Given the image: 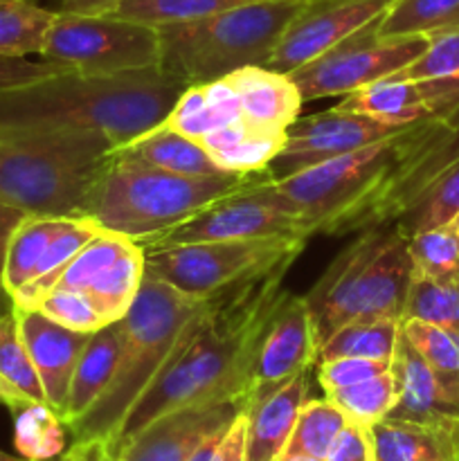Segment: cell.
Instances as JSON below:
<instances>
[{
    "instance_id": "6da1fadb",
    "label": "cell",
    "mask_w": 459,
    "mask_h": 461,
    "mask_svg": "<svg viewBox=\"0 0 459 461\" xmlns=\"http://www.w3.org/2000/svg\"><path fill=\"white\" fill-rule=\"evenodd\" d=\"M459 153V111L414 122L349 156L277 180L306 234L345 237L390 225Z\"/></svg>"
},
{
    "instance_id": "7a4b0ae2",
    "label": "cell",
    "mask_w": 459,
    "mask_h": 461,
    "mask_svg": "<svg viewBox=\"0 0 459 461\" xmlns=\"http://www.w3.org/2000/svg\"><path fill=\"white\" fill-rule=\"evenodd\" d=\"M292 259L223 288L189 322L169 363L133 405L115 439L120 453L142 428L166 412L210 401H246L252 367L268 324L282 304Z\"/></svg>"
},
{
    "instance_id": "3957f363",
    "label": "cell",
    "mask_w": 459,
    "mask_h": 461,
    "mask_svg": "<svg viewBox=\"0 0 459 461\" xmlns=\"http://www.w3.org/2000/svg\"><path fill=\"white\" fill-rule=\"evenodd\" d=\"M187 84L162 68L86 75L63 70L0 88V142L63 133H102L117 147L156 129Z\"/></svg>"
},
{
    "instance_id": "277c9868",
    "label": "cell",
    "mask_w": 459,
    "mask_h": 461,
    "mask_svg": "<svg viewBox=\"0 0 459 461\" xmlns=\"http://www.w3.org/2000/svg\"><path fill=\"white\" fill-rule=\"evenodd\" d=\"M210 297L194 300L144 270L142 286L122 324V351L117 372L97 403L70 430L72 441H112L133 405L153 385L174 356L184 329L202 311Z\"/></svg>"
},
{
    "instance_id": "5b68a950",
    "label": "cell",
    "mask_w": 459,
    "mask_h": 461,
    "mask_svg": "<svg viewBox=\"0 0 459 461\" xmlns=\"http://www.w3.org/2000/svg\"><path fill=\"white\" fill-rule=\"evenodd\" d=\"M412 275L408 237L396 223L358 232L304 295L318 347L354 320H403Z\"/></svg>"
},
{
    "instance_id": "8992f818",
    "label": "cell",
    "mask_w": 459,
    "mask_h": 461,
    "mask_svg": "<svg viewBox=\"0 0 459 461\" xmlns=\"http://www.w3.org/2000/svg\"><path fill=\"white\" fill-rule=\"evenodd\" d=\"M250 176L171 174L115 149L94 185L86 216L108 232L142 241L192 219L212 201L241 187Z\"/></svg>"
},
{
    "instance_id": "52a82bcc",
    "label": "cell",
    "mask_w": 459,
    "mask_h": 461,
    "mask_svg": "<svg viewBox=\"0 0 459 461\" xmlns=\"http://www.w3.org/2000/svg\"><path fill=\"white\" fill-rule=\"evenodd\" d=\"M117 144L102 133L0 142V203L32 216H86Z\"/></svg>"
},
{
    "instance_id": "ba28073f",
    "label": "cell",
    "mask_w": 459,
    "mask_h": 461,
    "mask_svg": "<svg viewBox=\"0 0 459 461\" xmlns=\"http://www.w3.org/2000/svg\"><path fill=\"white\" fill-rule=\"evenodd\" d=\"M306 0H255L207 18L158 27L165 72L187 86L264 66Z\"/></svg>"
},
{
    "instance_id": "9c48e42d",
    "label": "cell",
    "mask_w": 459,
    "mask_h": 461,
    "mask_svg": "<svg viewBox=\"0 0 459 461\" xmlns=\"http://www.w3.org/2000/svg\"><path fill=\"white\" fill-rule=\"evenodd\" d=\"M306 237L238 239L158 248L144 252V270L183 295L205 300L304 250Z\"/></svg>"
},
{
    "instance_id": "30bf717a",
    "label": "cell",
    "mask_w": 459,
    "mask_h": 461,
    "mask_svg": "<svg viewBox=\"0 0 459 461\" xmlns=\"http://www.w3.org/2000/svg\"><path fill=\"white\" fill-rule=\"evenodd\" d=\"M306 237L302 216L268 169L252 174L241 187L216 198L176 228L138 241L144 252L158 248L238 239Z\"/></svg>"
},
{
    "instance_id": "8fae6325",
    "label": "cell",
    "mask_w": 459,
    "mask_h": 461,
    "mask_svg": "<svg viewBox=\"0 0 459 461\" xmlns=\"http://www.w3.org/2000/svg\"><path fill=\"white\" fill-rule=\"evenodd\" d=\"M40 61L86 75H120L160 63L156 27L111 14L54 12L45 32Z\"/></svg>"
},
{
    "instance_id": "7c38bea8",
    "label": "cell",
    "mask_w": 459,
    "mask_h": 461,
    "mask_svg": "<svg viewBox=\"0 0 459 461\" xmlns=\"http://www.w3.org/2000/svg\"><path fill=\"white\" fill-rule=\"evenodd\" d=\"M378 23L381 18L288 75L304 102L338 95L346 97L387 79L426 52L428 36H381Z\"/></svg>"
},
{
    "instance_id": "4fadbf2b",
    "label": "cell",
    "mask_w": 459,
    "mask_h": 461,
    "mask_svg": "<svg viewBox=\"0 0 459 461\" xmlns=\"http://www.w3.org/2000/svg\"><path fill=\"white\" fill-rule=\"evenodd\" d=\"M403 129L405 126L387 124L372 115L345 111L340 106L309 117H297L286 129V144L268 171L274 180L288 178L310 167L349 156Z\"/></svg>"
},
{
    "instance_id": "5bb4252c",
    "label": "cell",
    "mask_w": 459,
    "mask_h": 461,
    "mask_svg": "<svg viewBox=\"0 0 459 461\" xmlns=\"http://www.w3.org/2000/svg\"><path fill=\"white\" fill-rule=\"evenodd\" d=\"M392 0H306L264 68L291 75L387 12Z\"/></svg>"
},
{
    "instance_id": "9a60e30c",
    "label": "cell",
    "mask_w": 459,
    "mask_h": 461,
    "mask_svg": "<svg viewBox=\"0 0 459 461\" xmlns=\"http://www.w3.org/2000/svg\"><path fill=\"white\" fill-rule=\"evenodd\" d=\"M315 358H318V338L304 295L297 297L286 293L261 340L248 385L246 405L270 394L297 374L309 372L315 365Z\"/></svg>"
},
{
    "instance_id": "2e32d148",
    "label": "cell",
    "mask_w": 459,
    "mask_h": 461,
    "mask_svg": "<svg viewBox=\"0 0 459 461\" xmlns=\"http://www.w3.org/2000/svg\"><path fill=\"white\" fill-rule=\"evenodd\" d=\"M246 410L243 399L210 401L166 412L138 432L117 453L120 461H187L210 435Z\"/></svg>"
},
{
    "instance_id": "e0dca14e",
    "label": "cell",
    "mask_w": 459,
    "mask_h": 461,
    "mask_svg": "<svg viewBox=\"0 0 459 461\" xmlns=\"http://www.w3.org/2000/svg\"><path fill=\"white\" fill-rule=\"evenodd\" d=\"M338 106L396 126L444 117L459 111V75L436 79H382L346 95Z\"/></svg>"
},
{
    "instance_id": "ac0fdd59",
    "label": "cell",
    "mask_w": 459,
    "mask_h": 461,
    "mask_svg": "<svg viewBox=\"0 0 459 461\" xmlns=\"http://www.w3.org/2000/svg\"><path fill=\"white\" fill-rule=\"evenodd\" d=\"M14 313L22 342L30 351V358L43 385L45 401L61 417L76 360L88 345L90 333L72 331L40 313L39 309H16Z\"/></svg>"
},
{
    "instance_id": "d6986e66",
    "label": "cell",
    "mask_w": 459,
    "mask_h": 461,
    "mask_svg": "<svg viewBox=\"0 0 459 461\" xmlns=\"http://www.w3.org/2000/svg\"><path fill=\"white\" fill-rule=\"evenodd\" d=\"M392 372L399 383V401L387 419L459 432V401L446 390L403 331L392 358Z\"/></svg>"
},
{
    "instance_id": "ffe728a7",
    "label": "cell",
    "mask_w": 459,
    "mask_h": 461,
    "mask_svg": "<svg viewBox=\"0 0 459 461\" xmlns=\"http://www.w3.org/2000/svg\"><path fill=\"white\" fill-rule=\"evenodd\" d=\"M309 372H302L270 394L246 405L248 461H279L284 457L297 414L309 401Z\"/></svg>"
},
{
    "instance_id": "44dd1931",
    "label": "cell",
    "mask_w": 459,
    "mask_h": 461,
    "mask_svg": "<svg viewBox=\"0 0 459 461\" xmlns=\"http://www.w3.org/2000/svg\"><path fill=\"white\" fill-rule=\"evenodd\" d=\"M234 90L243 120L273 129H288L300 117L302 99L295 81L264 66H248L223 77Z\"/></svg>"
},
{
    "instance_id": "7402d4cb",
    "label": "cell",
    "mask_w": 459,
    "mask_h": 461,
    "mask_svg": "<svg viewBox=\"0 0 459 461\" xmlns=\"http://www.w3.org/2000/svg\"><path fill=\"white\" fill-rule=\"evenodd\" d=\"M122 351V324H106L90 333L88 345L81 351L76 360L75 374H72L70 390H68L66 408L61 412V421L68 426L84 417L90 408L99 401V396L111 385L117 372Z\"/></svg>"
},
{
    "instance_id": "603a6c76",
    "label": "cell",
    "mask_w": 459,
    "mask_h": 461,
    "mask_svg": "<svg viewBox=\"0 0 459 461\" xmlns=\"http://www.w3.org/2000/svg\"><path fill=\"white\" fill-rule=\"evenodd\" d=\"M205 151L230 174H255L273 165L286 144V129L238 120L201 140Z\"/></svg>"
},
{
    "instance_id": "cb8c5ba5",
    "label": "cell",
    "mask_w": 459,
    "mask_h": 461,
    "mask_svg": "<svg viewBox=\"0 0 459 461\" xmlns=\"http://www.w3.org/2000/svg\"><path fill=\"white\" fill-rule=\"evenodd\" d=\"M376 461H459V432L382 419L372 426Z\"/></svg>"
},
{
    "instance_id": "d4e9b609",
    "label": "cell",
    "mask_w": 459,
    "mask_h": 461,
    "mask_svg": "<svg viewBox=\"0 0 459 461\" xmlns=\"http://www.w3.org/2000/svg\"><path fill=\"white\" fill-rule=\"evenodd\" d=\"M117 151L133 156L147 165L158 169L171 171L183 176H225L230 171L220 169L201 142L187 138L180 131L171 129L169 124H158L156 129L129 140L117 147Z\"/></svg>"
},
{
    "instance_id": "484cf974",
    "label": "cell",
    "mask_w": 459,
    "mask_h": 461,
    "mask_svg": "<svg viewBox=\"0 0 459 461\" xmlns=\"http://www.w3.org/2000/svg\"><path fill=\"white\" fill-rule=\"evenodd\" d=\"M238 120H243V113L237 95L230 88L228 81L216 79L207 81V84L187 86L171 108L165 124L201 142L205 135Z\"/></svg>"
},
{
    "instance_id": "4316f807",
    "label": "cell",
    "mask_w": 459,
    "mask_h": 461,
    "mask_svg": "<svg viewBox=\"0 0 459 461\" xmlns=\"http://www.w3.org/2000/svg\"><path fill=\"white\" fill-rule=\"evenodd\" d=\"M72 216H32L27 214L25 221L16 228L12 241H9L7 261H4L3 282L14 293L18 288L27 286L36 279L48 252L50 243L58 237Z\"/></svg>"
},
{
    "instance_id": "83f0119b",
    "label": "cell",
    "mask_w": 459,
    "mask_h": 461,
    "mask_svg": "<svg viewBox=\"0 0 459 461\" xmlns=\"http://www.w3.org/2000/svg\"><path fill=\"white\" fill-rule=\"evenodd\" d=\"M144 279V250L130 241L126 250L86 291L106 324L117 322L133 304Z\"/></svg>"
},
{
    "instance_id": "f1b7e54d",
    "label": "cell",
    "mask_w": 459,
    "mask_h": 461,
    "mask_svg": "<svg viewBox=\"0 0 459 461\" xmlns=\"http://www.w3.org/2000/svg\"><path fill=\"white\" fill-rule=\"evenodd\" d=\"M399 338L400 320H354V322H346L340 329H336L318 347V358H315V363H320V360L342 358V356L387 360V363H392L396 345H399Z\"/></svg>"
},
{
    "instance_id": "f546056e",
    "label": "cell",
    "mask_w": 459,
    "mask_h": 461,
    "mask_svg": "<svg viewBox=\"0 0 459 461\" xmlns=\"http://www.w3.org/2000/svg\"><path fill=\"white\" fill-rule=\"evenodd\" d=\"M459 212V153L423 187L412 201V205L394 221L396 228L405 234L423 232V230L448 225Z\"/></svg>"
},
{
    "instance_id": "4dcf8cb0",
    "label": "cell",
    "mask_w": 459,
    "mask_h": 461,
    "mask_svg": "<svg viewBox=\"0 0 459 461\" xmlns=\"http://www.w3.org/2000/svg\"><path fill=\"white\" fill-rule=\"evenodd\" d=\"M459 30V0H392L378 23L381 36H439Z\"/></svg>"
},
{
    "instance_id": "1f68e13d",
    "label": "cell",
    "mask_w": 459,
    "mask_h": 461,
    "mask_svg": "<svg viewBox=\"0 0 459 461\" xmlns=\"http://www.w3.org/2000/svg\"><path fill=\"white\" fill-rule=\"evenodd\" d=\"M54 9L34 0H0V57H30L43 48Z\"/></svg>"
},
{
    "instance_id": "d6a6232c",
    "label": "cell",
    "mask_w": 459,
    "mask_h": 461,
    "mask_svg": "<svg viewBox=\"0 0 459 461\" xmlns=\"http://www.w3.org/2000/svg\"><path fill=\"white\" fill-rule=\"evenodd\" d=\"M349 419L328 396L324 399H309L297 414L291 441H288L284 457L306 455V457H327L338 432L346 426Z\"/></svg>"
},
{
    "instance_id": "836d02e7",
    "label": "cell",
    "mask_w": 459,
    "mask_h": 461,
    "mask_svg": "<svg viewBox=\"0 0 459 461\" xmlns=\"http://www.w3.org/2000/svg\"><path fill=\"white\" fill-rule=\"evenodd\" d=\"M246 3H255V0H120L108 14L158 30V27L176 25V23L207 18L212 14Z\"/></svg>"
},
{
    "instance_id": "e575fe53",
    "label": "cell",
    "mask_w": 459,
    "mask_h": 461,
    "mask_svg": "<svg viewBox=\"0 0 459 461\" xmlns=\"http://www.w3.org/2000/svg\"><path fill=\"white\" fill-rule=\"evenodd\" d=\"M0 378L27 405H48L40 378L22 342L16 313L0 318Z\"/></svg>"
},
{
    "instance_id": "d590c367",
    "label": "cell",
    "mask_w": 459,
    "mask_h": 461,
    "mask_svg": "<svg viewBox=\"0 0 459 461\" xmlns=\"http://www.w3.org/2000/svg\"><path fill=\"white\" fill-rule=\"evenodd\" d=\"M400 331L435 376L444 383L446 390L459 401V333L418 320L400 322Z\"/></svg>"
},
{
    "instance_id": "8d00e7d4",
    "label": "cell",
    "mask_w": 459,
    "mask_h": 461,
    "mask_svg": "<svg viewBox=\"0 0 459 461\" xmlns=\"http://www.w3.org/2000/svg\"><path fill=\"white\" fill-rule=\"evenodd\" d=\"M405 320H418L459 333V279L436 282L414 273L400 322Z\"/></svg>"
},
{
    "instance_id": "74e56055",
    "label": "cell",
    "mask_w": 459,
    "mask_h": 461,
    "mask_svg": "<svg viewBox=\"0 0 459 461\" xmlns=\"http://www.w3.org/2000/svg\"><path fill=\"white\" fill-rule=\"evenodd\" d=\"M327 396L345 412L349 421L372 428L387 419V414L394 410L396 401H399V383L390 369V372L378 374V376L356 383V385L328 392Z\"/></svg>"
},
{
    "instance_id": "f35d334b",
    "label": "cell",
    "mask_w": 459,
    "mask_h": 461,
    "mask_svg": "<svg viewBox=\"0 0 459 461\" xmlns=\"http://www.w3.org/2000/svg\"><path fill=\"white\" fill-rule=\"evenodd\" d=\"M16 450L27 461H52L66 453V423L50 405L32 403L14 412Z\"/></svg>"
},
{
    "instance_id": "ab89813d",
    "label": "cell",
    "mask_w": 459,
    "mask_h": 461,
    "mask_svg": "<svg viewBox=\"0 0 459 461\" xmlns=\"http://www.w3.org/2000/svg\"><path fill=\"white\" fill-rule=\"evenodd\" d=\"M414 273L436 282L459 279V232L453 225L423 230L408 239Z\"/></svg>"
},
{
    "instance_id": "60d3db41",
    "label": "cell",
    "mask_w": 459,
    "mask_h": 461,
    "mask_svg": "<svg viewBox=\"0 0 459 461\" xmlns=\"http://www.w3.org/2000/svg\"><path fill=\"white\" fill-rule=\"evenodd\" d=\"M40 313L52 318L54 322L81 333H94L97 329L106 327L99 311L90 302V297L81 291H70V288H52L48 295L36 306Z\"/></svg>"
},
{
    "instance_id": "b9f144b4",
    "label": "cell",
    "mask_w": 459,
    "mask_h": 461,
    "mask_svg": "<svg viewBox=\"0 0 459 461\" xmlns=\"http://www.w3.org/2000/svg\"><path fill=\"white\" fill-rule=\"evenodd\" d=\"M459 75V30L432 36L426 52L387 79H436Z\"/></svg>"
},
{
    "instance_id": "7bdbcfd3",
    "label": "cell",
    "mask_w": 459,
    "mask_h": 461,
    "mask_svg": "<svg viewBox=\"0 0 459 461\" xmlns=\"http://www.w3.org/2000/svg\"><path fill=\"white\" fill-rule=\"evenodd\" d=\"M315 378H318L320 387L324 394L333 390H342V387L356 385L367 378L378 376L392 369V363L387 360H372V358H354V356H342V358L320 360L313 365Z\"/></svg>"
},
{
    "instance_id": "ee69618b",
    "label": "cell",
    "mask_w": 459,
    "mask_h": 461,
    "mask_svg": "<svg viewBox=\"0 0 459 461\" xmlns=\"http://www.w3.org/2000/svg\"><path fill=\"white\" fill-rule=\"evenodd\" d=\"M324 461H376L374 459L372 428L346 421V426L333 439Z\"/></svg>"
},
{
    "instance_id": "f6af8a7d",
    "label": "cell",
    "mask_w": 459,
    "mask_h": 461,
    "mask_svg": "<svg viewBox=\"0 0 459 461\" xmlns=\"http://www.w3.org/2000/svg\"><path fill=\"white\" fill-rule=\"evenodd\" d=\"M57 72H63V68L48 61H30L27 57H0V88L43 79Z\"/></svg>"
},
{
    "instance_id": "bcb514c9",
    "label": "cell",
    "mask_w": 459,
    "mask_h": 461,
    "mask_svg": "<svg viewBox=\"0 0 459 461\" xmlns=\"http://www.w3.org/2000/svg\"><path fill=\"white\" fill-rule=\"evenodd\" d=\"M212 461H248V417L246 410L237 414L232 423L225 428Z\"/></svg>"
},
{
    "instance_id": "7dc6e473",
    "label": "cell",
    "mask_w": 459,
    "mask_h": 461,
    "mask_svg": "<svg viewBox=\"0 0 459 461\" xmlns=\"http://www.w3.org/2000/svg\"><path fill=\"white\" fill-rule=\"evenodd\" d=\"M58 461H120L106 439L72 441Z\"/></svg>"
},
{
    "instance_id": "c3c4849f",
    "label": "cell",
    "mask_w": 459,
    "mask_h": 461,
    "mask_svg": "<svg viewBox=\"0 0 459 461\" xmlns=\"http://www.w3.org/2000/svg\"><path fill=\"white\" fill-rule=\"evenodd\" d=\"M25 216H27L25 212L18 210V207L7 205V203H0V279H3V273H4L9 241H12L18 225L25 221Z\"/></svg>"
},
{
    "instance_id": "681fc988",
    "label": "cell",
    "mask_w": 459,
    "mask_h": 461,
    "mask_svg": "<svg viewBox=\"0 0 459 461\" xmlns=\"http://www.w3.org/2000/svg\"><path fill=\"white\" fill-rule=\"evenodd\" d=\"M54 12L63 14H108L120 0H50Z\"/></svg>"
},
{
    "instance_id": "f907efd6",
    "label": "cell",
    "mask_w": 459,
    "mask_h": 461,
    "mask_svg": "<svg viewBox=\"0 0 459 461\" xmlns=\"http://www.w3.org/2000/svg\"><path fill=\"white\" fill-rule=\"evenodd\" d=\"M223 432H225V428H223V430H219V432H214V435L207 437V439L202 441V444L198 446L196 450H194L192 457H189L187 461H212V457H214L216 446H219L220 437H223Z\"/></svg>"
},
{
    "instance_id": "816d5d0a",
    "label": "cell",
    "mask_w": 459,
    "mask_h": 461,
    "mask_svg": "<svg viewBox=\"0 0 459 461\" xmlns=\"http://www.w3.org/2000/svg\"><path fill=\"white\" fill-rule=\"evenodd\" d=\"M0 405H7V408L12 410V412H18V410H22L27 405L25 401L18 399V396L14 394V392L9 390L7 385H4L3 378H0Z\"/></svg>"
},
{
    "instance_id": "f5cc1de1",
    "label": "cell",
    "mask_w": 459,
    "mask_h": 461,
    "mask_svg": "<svg viewBox=\"0 0 459 461\" xmlns=\"http://www.w3.org/2000/svg\"><path fill=\"white\" fill-rule=\"evenodd\" d=\"M14 311H16V302H14L12 291H9V288L4 286L3 279H0V318L14 313Z\"/></svg>"
},
{
    "instance_id": "db71d44e",
    "label": "cell",
    "mask_w": 459,
    "mask_h": 461,
    "mask_svg": "<svg viewBox=\"0 0 459 461\" xmlns=\"http://www.w3.org/2000/svg\"><path fill=\"white\" fill-rule=\"evenodd\" d=\"M279 461H324L318 457H306V455H292V457H282Z\"/></svg>"
},
{
    "instance_id": "11a10c76",
    "label": "cell",
    "mask_w": 459,
    "mask_h": 461,
    "mask_svg": "<svg viewBox=\"0 0 459 461\" xmlns=\"http://www.w3.org/2000/svg\"><path fill=\"white\" fill-rule=\"evenodd\" d=\"M0 461H27V459L21 457V455H9L4 453V450H0Z\"/></svg>"
},
{
    "instance_id": "9f6ffc18",
    "label": "cell",
    "mask_w": 459,
    "mask_h": 461,
    "mask_svg": "<svg viewBox=\"0 0 459 461\" xmlns=\"http://www.w3.org/2000/svg\"><path fill=\"white\" fill-rule=\"evenodd\" d=\"M450 225H453V228L457 230V232H459V212H457V216H454V219L450 221Z\"/></svg>"
}]
</instances>
